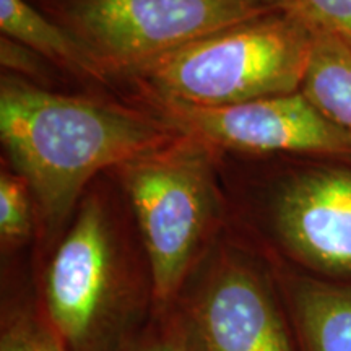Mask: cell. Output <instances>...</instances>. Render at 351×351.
Returning <instances> with one entry per match:
<instances>
[{"label":"cell","instance_id":"9","mask_svg":"<svg viewBox=\"0 0 351 351\" xmlns=\"http://www.w3.org/2000/svg\"><path fill=\"white\" fill-rule=\"evenodd\" d=\"M298 351H351V282L278 275Z\"/></svg>","mask_w":351,"mask_h":351},{"label":"cell","instance_id":"11","mask_svg":"<svg viewBox=\"0 0 351 351\" xmlns=\"http://www.w3.org/2000/svg\"><path fill=\"white\" fill-rule=\"evenodd\" d=\"M301 93L327 119L351 135V47L339 38L313 33Z\"/></svg>","mask_w":351,"mask_h":351},{"label":"cell","instance_id":"5","mask_svg":"<svg viewBox=\"0 0 351 351\" xmlns=\"http://www.w3.org/2000/svg\"><path fill=\"white\" fill-rule=\"evenodd\" d=\"M168 307L187 351H298L278 275L231 234L215 241Z\"/></svg>","mask_w":351,"mask_h":351},{"label":"cell","instance_id":"10","mask_svg":"<svg viewBox=\"0 0 351 351\" xmlns=\"http://www.w3.org/2000/svg\"><path fill=\"white\" fill-rule=\"evenodd\" d=\"M0 29L3 36L80 75L103 78L104 69L85 44L72 32L47 20L26 0H0Z\"/></svg>","mask_w":351,"mask_h":351},{"label":"cell","instance_id":"6","mask_svg":"<svg viewBox=\"0 0 351 351\" xmlns=\"http://www.w3.org/2000/svg\"><path fill=\"white\" fill-rule=\"evenodd\" d=\"M280 12L274 0H64L72 32L106 69L135 70L230 26Z\"/></svg>","mask_w":351,"mask_h":351},{"label":"cell","instance_id":"8","mask_svg":"<svg viewBox=\"0 0 351 351\" xmlns=\"http://www.w3.org/2000/svg\"><path fill=\"white\" fill-rule=\"evenodd\" d=\"M262 217L276 251L314 278L351 280V171L296 176L275 192Z\"/></svg>","mask_w":351,"mask_h":351},{"label":"cell","instance_id":"12","mask_svg":"<svg viewBox=\"0 0 351 351\" xmlns=\"http://www.w3.org/2000/svg\"><path fill=\"white\" fill-rule=\"evenodd\" d=\"M0 351H69L44 309L38 288H3Z\"/></svg>","mask_w":351,"mask_h":351},{"label":"cell","instance_id":"7","mask_svg":"<svg viewBox=\"0 0 351 351\" xmlns=\"http://www.w3.org/2000/svg\"><path fill=\"white\" fill-rule=\"evenodd\" d=\"M166 125L204 145L252 153H320L351 158V135L301 91L202 108L156 101Z\"/></svg>","mask_w":351,"mask_h":351},{"label":"cell","instance_id":"16","mask_svg":"<svg viewBox=\"0 0 351 351\" xmlns=\"http://www.w3.org/2000/svg\"><path fill=\"white\" fill-rule=\"evenodd\" d=\"M39 54L23 46L15 39L3 36L0 38V62L10 72L25 73V75H38L41 72Z\"/></svg>","mask_w":351,"mask_h":351},{"label":"cell","instance_id":"2","mask_svg":"<svg viewBox=\"0 0 351 351\" xmlns=\"http://www.w3.org/2000/svg\"><path fill=\"white\" fill-rule=\"evenodd\" d=\"M38 293L69 351H119L158 311L140 232L96 194L47 254Z\"/></svg>","mask_w":351,"mask_h":351},{"label":"cell","instance_id":"15","mask_svg":"<svg viewBox=\"0 0 351 351\" xmlns=\"http://www.w3.org/2000/svg\"><path fill=\"white\" fill-rule=\"evenodd\" d=\"M119 351H187L169 307L156 311L150 322Z\"/></svg>","mask_w":351,"mask_h":351},{"label":"cell","instance_id":"4","mask_svg":"<svg viewBox=\"0 0 351 351\" xmlns=\"http://www.w3.org/2000/svg\"><path fill=\"white\" fill-rule=\"evenodd\" d=\"M207 145L182 137L121 166L122 186L153 275L158 311L223 234Z\"/></svg>","mask_w":351,"mask_h":351},{"label":"cell","instance_id":"3","mask_svg":"<svg viewBox=\"0 0 351 351\" xmlns=\"http://www.w3.org/2000/svg\"><path fill=\"white\" fill-rule=\"evenodd\" d=\"M313 33L274 12L202 38L135 70L155 101L218 108L301 91Z\"/></svg>","mask_w":351,"mask_h":351},{"label":"cell","instance_id":"13","mask_svg":"<svg viewBox=\"0 0 351 351\" xmlns=\"http://www.w3.org/2000/svg\"><path fill=\"white\" fill-rule=\"evenodd\" d=\"M33 195L23 179L0 176V243L2 251H19L38 236V215Z\"/></svg>","mask_w":351,"mask_h":351},{"label":"cell","instance_id":"1","mask_svg":"<svg viewBox=\"0 0 351 351\" xmlns=\"http://www.w3.org/2000/svg\"><path fill=\"white\" fill-rule=\"evenodd\" d=\"M176 135L163 121L52 93L16 77L2 78L0 138L32 192L38 238L47 254L72 221L83 189L96 173L166 147Z\"/></svg>","mask_w":351,"mask_h":351},{"label":"cell","instance_id":"14","mask_svg":"<svg viewBox=\"0 0 351 351\" xmlns=\"http://www.w3.org/2000/svg\"><path fill=\"white\" fill-rule=\"evenodd\" d=\"M274 3L311 33L330 34L351 47V0H274Z\"/></svg>","mask_w":351,"mask_h":351}]
</instances>
